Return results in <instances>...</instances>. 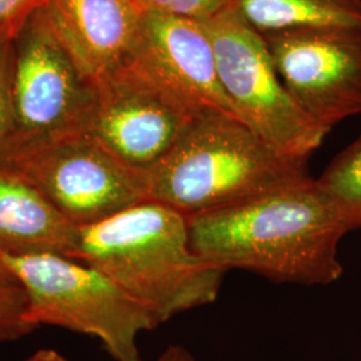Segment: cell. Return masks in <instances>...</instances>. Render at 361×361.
Masks as SVG:
<instances>
[{
	"label": "cell",
	"mask_w": 361,
	"mask_h": 361,
	"mask_svg": "<svg viewBox=\"0 0 361 361\" xmlns=\"http://www.w3.org/2000/svg\"><path fill=\"white\" fill-rule=\"evenodd\" d=\"M1 256L25 292L28 323L98 338L114 361H143L138 336L158 323L102 271L56 255Z\"/></svg>",
	"instance_id": "obj_4"
},
{
	"label": "cell",
	"mask_w": 361,
	"mask_h": 361,
	"mask_svg": "<svg viewBox=\"0 0 361 361\" xmlns=\"http://www.w3.org/2000/svg\"><path fill=\"white\" fill-rule=\"evenodd\" d=\"M145 13H161L207 23L234 4V0H135Z\"/></svg>",
	"instance_id": "obj_15"
},
{
	"label": "cell",
	"mask_w": 361,
	"mask_h": 361,
	"mask_svg": "<svg viewBox=\"0 0 361 361\" xmlns=\"http://www.w3.org/2000/svg\"><path fill=\"white\" fill-rule=\"evenodd\" d=\"M94 85L95 109L89 134L134 168H152L197 116L130 58L97 78Z\"/></svg>",
	"instance_id": "obj_9"
},
{
	"label": "cell",
	"mask_w": 361,
	"mask_h": 361,
	"mask_svg": "<svg viewBox=\"0 0 361 361\" xmlns=\"http://www.w3.org/2000/svg\"><path fill=\"white\" fill-rule=\"evenodd\" d=\"M47 0H0V43L13 40L30 16Z\"/></svg>",
	"instance_id": "obj_17"
},
{
	"label": "cell",
	"mask_w": 361,
	"mask_h": 361,
	"mask_svg": "<svg viewBox=\"0 0 361 361\" xmlns=\"http://www.w3.org/2000/svg\"><path fill=\"white\" fill-rule=\"evenodd\" d=\"M43 11L66 51L92 82L129 59L145 13L135 0H47Z\"/></svg>",
	"instance_id": "obj_11"
},
{
	"label": "cell",
	"mask_w": 361,
	"mask_h": 361,
	"mask_svg": "<svg viewBox=\"0 0 361 361\" xmlns=\"http://www.w3.org/2000/svg\"><path fill=\"white\" fill-rule=\"evenodd\" d=\"M79 228L23 177L0 165V253L75 258Z\"/></svg>",
	"instance_id": "obj_12"
},
{
	"label": "cell",
	"mask_w": 361,
	"mask_h": 361,
	"mask_svg": "<svg viewBox=\"0 0 361 361\" xmlns=\"http://www.w3.org/2000/svg\"><path fill=\"white\" fill-rule=\"evenodd\" d=\"M0 165L37 188L78 228L146 201V170L121 161L89 133L10 141Z\"/></svg>",
	"instance_id": "obj_5"
},
{
	"label": "cell",
	"mask_w": 361,
	"mask_h": 361,
	"mask_svg": "<svg viewBox=\"0 0 361 361\" xmlns=\"http://www.w3.org/2000/svg\"><path fill=\"white\" fill-rule=\"evenodd\" d=\"M25 361H71L55 349H39Z\"/></svg>",
	"instance_id": "obj_21"
},
{
	"label": "cell",
	"mask_w": 361,
	"mask_h": 361,
	"mask_svg": "<svg viewBox=\"0 0 361 361\" xmlns=\"http://www.w3.org/2000/svg\"><path fill=\"white\" fill-rule=\"evenodd\" d=\"M130 59L194 116L221 111L240 119L222 89L204 23L145 13Z\"/></svg>",
	"instance_id": "obj_10"
},
{
	"label": "cell",
	"mask_w": 361,
	"mask_h": 361,
	"mask_svg": "<svg viewBox=\"0 0 361 361\" xmlns=\"http://www.w3.org/2000/svg\"><path fill=\"white\" fill-rule=\"evenodd\" d=\"M74 259L102 271L158 325L214 302L225 274L194 252L188 217L154 201L79 228Z\"/></svg>",
	"instance_id": "obj_2"
},
{
	"label": "cell",
	"mask_w": 361,
	"mask_h": 361,
	"mask_svg": "<svg viewBox=\"0 0 361 361\" xmlns=\"http://www.w3.org/2000/svg\"><path fill=\"white\" fill-rule=\"evenodd\" d=\"M157 361H195L193 355L180 345H170L165 349Z\"/></svg>",
	"instance_id": "obj_19"
},
{
	"label": "cell",
	"mask_w": 361,
	"mask_h": 361,
	"mask_svg": "<svg viewBox=\"0 0 361 361\" xmlns=\"http://www.w3.org/2000/svg\"><path fill=\"white\" fill-rule=\"evenodd\" d=\"M316 182L337 204L350 232L361 228V135L336 155Z\"/></svg>",
	"instance_id": "obj_14"
},
{
	"label": "cell",
	"mask_w": 361,
	"mask_h": 361,
	"mask_svg": "<svg viewBox=\"0 0 361 361\" xmlns=\"http://www.w3.org/2000/svg\"><path fill=\"white\" fill-rule=\"evenodd\" d=\"M10 141L89 133L95 85L56 38L43 7L32 13L11 44Z\"/></svg>",
	"instance_id": "obj_7"
},
{
	"label": "cell",
	"mask_w": 361,
	"mask_h": 361,
	"mask_svg": "<svg viewBox=\"0 0 361 361\" xmlns=\"http://www.w3.org/2000/svg\"><path fill=\"white\" fill-rule=\"evenodd\" d=\"M25 314L26 296L22 288L0 290V343L18 340L38 329Z\"/></svg>",
	"instance_id": "obj_16"
},
{
	"label": "cell",
	"mask_w": 361,
	"mask_h": 361,
	"mask_svg": "<svg viewBox=\"0 0 361 361\" xmlns=\"http://www.w3.org/2000/svg\"><path fill=\"white\" fill-rule=\"evenodd\" d=\"M188 221L194 252L222 271L302 285L332 284L344 271L338 245L350 229L316 178Z\"/></svg>",
	"instance_id": "obj_1"
},
{
	"label": "cell",
	"mask_w": 361,
	"mask_h": 361,
	"mask_svg": "<svg viewBox=\"0 0 361 361\" xmlns=\"http://www.w3.org/2000/svg\"><path fill=\"white\" fill-rule=\"evenodd\" d=\"M13 40L0 43V153L13 131V107L10 90Z\"/></svg>",
	"instance_id": "obj_18"
},
{
	"label": "cell",
	"mask_w": 361,
	"mask_h": 361,
	"mask_svg": "<svg viewBox=\"0 0 361 361\" xmlns=\"http://www.w3.org/2000/svg\"><path fill=\"white\" fill-rule=\"evenodd\" d=\"M20 288L19 281L16 280L13 271L7 265L6 259L0 255V290L4 289H18Z\"/></svg>",
	"instance_id": "obj_20"
},
{
	"label": "cell",
	"mask_w": 361,
	"mask_h": 361,
	"mask_svg": "<svg viewBox=\"0 0 361 361\" xmlns=\"http://www.w3.org/2000/svg\"><path fill=\"white\" fill-rule=\"evenodd\" d=\"M233 8L261 35L310 27L361 26V0H234Z\"/></svg>",
	"instance_id": "obj_13"
},
{
	"label": "cell",
	"mask_w": 361,
	"mask_h": 361,
	"mask_svg": "<svg viewBox=\"0 0 361 361\" xmlns=\"http://www.w3.org/2000/svg\"><path fill=\"white\" fill-rule=\"evenodd\" d=\"M312 180L307 158L276 149L235 116L205 111L146 170V201L190 219Z\"/></svg>",
	"instance_id": "obj_3"
},
{
	"label": "cell",
	"mask_w": 361,
	"mask_h": 361,
	"mask_svg": "<svg viewBox=\"0 0 361 361\" xmlns=\"http://www.w3.org/2000/svg\"><path fill=\"white\" fill-rule=\"evenodd\" d=\"M204 25L222 89L240 119L276 149L308 159L329 131L310 119L285 89L264 37L233 7Z\"/></svg>",
	"instance_id": "obj_6"
},
{
	"label": "cell",
	"mask_w": 361,
	"mask_h": 361,
	"mask_svg": "<svg viewBox=\"0 0 361 361\" xmlns=\"http://www.w3.org/2000/svg\"><path fill=\"white\" fill-rule=\"evenodd\" d=\"M285 89L328 131L361 113V26L298 28L262 35Z\"/></svg>",
	"instance_id": "obj_8"
}]
</instances>
